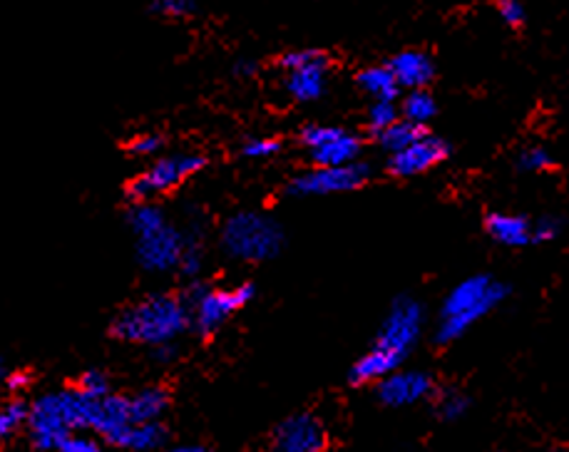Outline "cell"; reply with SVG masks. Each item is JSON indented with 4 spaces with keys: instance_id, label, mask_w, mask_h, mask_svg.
Wrapping results in <instances>:
<instances>
[{
    "instance_id": "ac0fdd59",
    "label": "cell",
    "mask_w": 569,
    "mask_h": 452,
    "mask_svg": "<svg viewBox=\"0 0 569 452\" xmlns=\"http://www.w3.org/2000/svg\"><path fill=\"white\" fill-rule=\"evenodd\" d=\"M128 408L132 425L160 423V418L167 413V408H170V395H167V391L160 385L142 388V391H137L134 395L128 398Z\"/></svg>"
},
{
    "instance_id": "f546056e",
    "label": "cell",
    "mask_w": 569,
    "mask_h": 452,
    "mask_svg": "<svg viewBox=\"0 0 569 452\" xmlns=\"http://www.w3.org/2000/svg\"><path fill=\"white\" fill-rule=\"evenodd\" d=\"M56 452H104V448L98 438L86 433H72L62 440Z\"/></svg>"
},
{
    "instance_id": "277c9868",
    "label": "cell",
    "mask_w": 569,
    "mask_h": 452,
    "mask_svg": "<svg viewBox=\"0 0 569 452\" xmlns=\"http://www.w3.org/2000/svg\"><path fill=\"white\" fill-rule=\"evenodd\" d=\"M92 398L80 395L76 388L40 395L28 405V433L33 445L43 452H56L68 435L88 430Z\"/></svg>"
},
{
    "instance_id": "d4e9b609",
    "label": "cell",
    "mask_w": 569,
    "mask_h": 452,
    "mask_svg": "<svg viewBox=\"0 0 569 452\" xmlns=\"http://www.w3.org/2000/svg\"><path fill=\"white\" fill-rule=\"evenodd\" d=\"M76 391L86 398H104L110 395V381L102 371H94L92 368V371H86L78 378Z\"/></svg>"
},
{
    "instance_id": "8fae6325",
    "label": "cell",
    "mask_w": 569,
    "mask_h": 452,
    "mask_svg": "<svg viewBox=\"0 0 569 452\" xmlns=\"http://www.w3.org/2000/svg\"><path fill=\"white\" fill-rule=\"evenodd\" d=\"M368 174H371V167L366 162H353L346 167H316L311 172L299 174L297 180L289 184V192L293 197H323V194L353 192V189H358L368 180Z\"/></svg>"
},
{
    "instance_id": "d6a6232c",
    "label": "cell",
    "mask_w": 569,
    "mask_h": 452,
    "mask_svg": "<svg viewBox=\"0 0 569 452\" xmlns=\"http://www.w3.org/2000/svg\"><path fill=\"white\" fill-rule=\"evenodd\" d=\"M562 222L557 217H542L532 224V241H552L560 237Z\"/></svg>"
},
{
    "instance_id": "8d00e7d4",
    "label": "cell",
    "mask_w": 569,
    "mask_h": 452,
    "mask_svg": "<svg viewBox=\"0 0 569 452\" xmlns=\"http://www.w3.org/2000/svg\"><path fill=\"white\" fill-rule=\"evenodd\" d=\"M170 452H212V450H207L204 445H177Z\"/></svg>"
},
{
    "instance_id": "d590c367",
    "label": "cell",
    "mask_w": 569,
    "mask_h": 452,
    "mask_svg": "<svg viewBox=\"0 0 569 452\" xmlns=\"http://www.w3.org/2000/svg\"><path fill=\"white\" fill-rule=\"evenodd\" d=\"M174 355H177V345L174 343H167V345H160V349H154V359L162 361V363L174 361Z\"/></svg>"
},
{
    "instance_id": "4316f807",
    "label": "cell",
    "mask_w": 569,
    "mask_h": 452,
    "mask_svg": "<svg viewBox=\"0 0 569 452\" xmlns=\"http://www.w3.org/2000/svg\"><path fill=\"white\" fill-rule=\"evenodd\" d=\"M468 408H470L468 395H462L460 391L442 393V398L438 401V413H440V418H446V420H460L462 415L468 413Z\"/></svg>"
},
{
    "instance_id": "8992f818",
    "label": "cell",
    "mask_w": 569,
    "mask_h": 452,
    "mask_svg": "<svg viewBox=\"0 0 569 452\" xmlns=\"http://www.w3.org/2000/svg\"><path fill=\"white\" fill-rule=\"evenodd\" d=\"M283 244L281 227L267 214L239 212L221 229V249L237 261H267L279 254Z\"/></svg>"
},
{
    "instance_id": "ba28073f",
    "label": "cell",
    "mask_w": 569,
    "mask_h": 452,
    "mask_svg": "<svg viewBox=\"0 0 569 452\" xmlns=\"http://www.w3.org/2000/svg\"><path fill=\"white\" fill-rule=\"evenodd\" d=\"M251 299H254V287H251V283H241V287L224 291L204 289L199 293V299L187 307L189 325H194L197 333L212 335L234 317L241 307H247Z\"/></svg>"
},
{
    "instance_id": "d6986e66",
    "label": "cell",
    "mask_w": 569,
    "mask_h": 452,
    "mask_svg": "<svg viewBox=\"0 0 569 452\" xmlns=\"http://www.w3.org/2000/svg\"><path fill=\"white\" fill-rule=\"evenodd\" d=\"M167 440V430L162 423H140V425H130L128 433L122 435L120 445L130 452H152L160 450Z\"/></svg>"
},
{
    "instance_id": "2e32d148",
    "label": "cell",
    "mask_w": 569,
    "mask_h": 452,
    "mask_svg": "<svg viewBox=\"0 0 569 452\" xmlns=\"http://www.w3.org/2000/svg\"><path fill=\"white\" fill-rule=\"evenodd\" d=\"M391 70V76L396 80L398 88H408L410 92L413 90H423L426 86H430V80L436 78V66L426 52L420 50H403L388 62L386 66Z\"/></svg>"
},
{
    "instance_id": "603a6c76",
    "label": "cell",
    "mask_w": 569,
    "mask_h": 452,
    "mask_svg": "<svg viewBox=\"0 0 569 452\" xmlns=\"http://www.w3.org/2000/svg\"><path fill=\"white\" fill-rule=\"evenodd\" d=\"M28 425V405L23 401H8L0 405V443L16 438Z\"/></svg>"
},
{
    "instance_id": "4dcf8cb0",
    "label": "cell",
    "mask_w": 569,
    "mask_h": 452,
    "mask_svg": "<svg viewBox=\"0 0 569 452\" xmlns=\"http://www.w3.org/2000/svg\"><path fill=\"white\" fill-rule=\"evenodd\" d=\"M194 10L197 6L192 0H157V3H152V13L164 18H184L192 16Z\"/></svg>"
},
{
    "instance_id": "ffe728a7",
    "label": "cell",
    "mask_w": 569,
    "mask_h": 452,
    "mask_svg": "<svg viewBox=\"0 0 569 452\" xmlns=\"http://www.w3.org/2000/svg\"><path fill=\"white\" fill-rule=\"evenodd\" d=\"M358 86H361L363 92L371 94L373 102H393L400 92V88L396 86V80L391 76V70L383 66L366 68L361 76H358Z\"/></svg>"
},
{
    "instance_id": "e575fe53",
    "label": "cell",
    "mask_w": 569,
    "mask_h": 452,
    "mask_svg": "<svg viewBox=\"0 0 569 452\" xmlns=\"http://www.w3.org/2000/svg\"><path fill=\"white\" fill-rule=\"evenodd\" d=\"M6 383H8L10 391H23V388L30 385V373H26V371L8 373V375H6Z\"/></svg>"
},
{
    "instance_id": "9a60e30c",
    "label": "cell",
    "mask_w": 569,
    "mask_h": 452,
    "mask_svg": "<svg viewBox=\"0 0 569 452\" xmlns=\"http://www.w3.org/2000/svg\"><path fill=\"white\" fill-rule=\"evenodd\" d=\"M433 393V378L426 371H396L378 381V398L391 408L426 401Z\"/></svg>"
},
{
    "instance_id": "3957f363",
    "label": "cell",
    "mask_w": 569,
    "mask_h": 452,
    "mask_svg": "<svg viewBox=\"0 0 569 452\" xmlns=\"http://www.w3.org/2000/svg\"><path fill=\"white\" fill-rule=\"evenodd\" d=\"M508 293L510 289L505 283L492 281L485 273H476V277L460 281L442 301L436 341L440 345H448L462 339L480 319L498 309L508 299Z\"/></svg>"
},
{
    "instance_id": "74e56055",
    "label": "cell",
    "mask_w": 569,
    "mask_h": 452,
    "mask_svg": "<svg viewBox=\"0 0 569 452\" xmlns=\"http://www.w3.org/2000/svg\"><path fill=\"white\" fill-rule=\"evenodd\" d=\"M237 72L239 76H251V72H254V62H239Z\"/></svg>"
},
{
    "instance_id": "e0dca14e",
    "label": "cell",
    "mask_w": 569,
    "mask_h": 452,
    "mask_svg": "<svg viewBox=\"0 0 569 452\" xmlns=\"http://www.w3.org/2000/svg\"><path fill=\"white\" fill-rule=\"evenodd\" d=\"M485 229H488V234L498 241V244L510 249L527 247L532 241V224L518 214H488V219H485Z\"/></svg>"
},
{
    "instance_id": "30bf717a",
    "label": "cell",
    "mask_w": 569,
    "mask_h": 452,
    "mask_svg": "<svg viewBox=\"0 0 569 452\" xmlns=\"http://www.w3.org/2000/svg\"><path fill=\"white\" fill-rule=\"evenodd\" d=\"M301 142L316 167H346L358 162L361 154V137L329 124H309L301 132Z\"/></svg>"
},
{
    "instance_id": "484cf974",
    "label": "cell",
    "mask_w": 569,
    "mask_h": 452,
    "mask_svg": "<svg viewBox=\"0 0 569 452\" xmlns=\"http://www.w3.org/2000/svg\"><path fill=\"white\" fill-rule=\"evenodd\" d=\"M518 164L522 172H545L555 167V157L545 150V147H527L518 157Z\"/></svg>"
},
{
    "instance_id": "7a4b0ae2",
    "label": "cell",
    "mask_w": 569,
    "mask_h": 452,
    "mask_svg": "<svg viewBox=\"0 0 569 452\" xmlns=\"http://www.w3.org/2000/svg\"><path fill=\"white\" fill-rule=\"evenodd\" d=\"M189 329L184 301L172 293H152L124 307L112 321V335L124 343L160 345L174 343Z\"/></svg>"
},
{
    "instance_id": "7c38bea8",
    "label": "cell",
    "mask_w": 569,
    "mask_h": 452,
    "mask_svg": "<svg viewBox=\"0 0 569 452\" xmlns=\"http://www.w3.org/2000/svg\"><path fill=\"white\" fill-rule=\"evenodd\" d=\"M273 452H323L326 430L311 413H297L283 420L271 438Z\"/></svg>"
},
{
    "instance_id": "52a82bcc",
    "label": "cell",
    "mask_w": 569,
    "mask_h": 452,
    "mask_svg": "<svg viewBox=\"0 0 569 452\" xmlns=\"http://www.w3.org/2000/svg\"><path fill=\"white\" fill-rule=\"evenodd\" d=\"M204 157L194 152H177L160 157V160H154L150 164V170L134 177L128 184V197L134 204L152 202L154 197L170 192V189L182 184L187 177L197 174L204 167Z\"/></svg>"
},
{
    "instance_id": "5bb4252c",
    "label": "cell",
    "mask_w": 569,
    "mask_h": 452,
    "mask_svg": "<svg viewBox=\"0 0 569 452\" xmlns=\"http://www.w3.org/2000/svg\"><path fill=\"white\" fill-rule=\"evenodd\" d=\"M132 425L128 398L124 395H104L92 398L90 401V415H88V430L98 433L110 445H120L122 435L128 433Z\"/></svg>"
},
{
    "instance_id": "44dd1931",
    "label": "cell",
    "mask_w": 569,
    "mask_h": 452,
    "mask_svg": "<svg viewBox=\"0 0 569 452\" xmlns=\"http://www.w3.org/2000/svg\"><path fill=\"white\" fill-rule=\"evenodd\" d=\"M423 134H426V128H420V124H413V122L400 118L398 122L391 124V128L378 132L376 137H378V144H381L386 152L396 154V152H403L406 147H410L413 142H418Z\"/></svg>"
},
{
    "instance_id": "836d02e7",
    "label": "cell",
    "mask_w": 569,
    "mask_h": 452,
    "mask_svg": "<svg viewBox=\"0 0 569 452\" xmlns=\"http://www.w3.org/2000/svg\"><path fill=\"white\" fill-rule=\"evenodd\" d=\"M498 10H500V18L510 28H520L525 23V8L522 3H518V0H502Z\"/></svg>"
},
{
    "instance_id": "9c48e42d",
    "label": "cell",
    "mask_w": 569,
    "mask_h": 452,
    "mask_svg": "<svg viewBox=\"0 0 569 452\" xmlns=\"http://www.w3.org/2000/svg\"><path fill=\"white\" fill-rule=\"evenodd\" d=\"M331 60L321 50H291L281 56V68L287 70V90L293 100H319L326 90Z\"/></svg>"
},
{
    "instance_id": "5b68a950",
    "label": "cell",
    "mask_w": 569,
    "mask_h": 452,
    "mask_svg": "<svg viewBox=\"0 0 569 452\" xmlns=\"http://www.w3.org/2000/svg\"><path fill=\"white\" fill-rule=\"evenodd\" d=\"M132 234L137 239V261L150 273H167L179 267L184 249L182 231L170 224V219L152 202L134 204L128 214Z\"/></svg>"
},
{
    "instance_id": "4fadbf2b",
    "label": "cell",
    "mask_w": 569,
    "mask_h": 452,
    "mask_svg": "<svg viewBox=\"0 0 569 452\" xmlns=\"http://www.w3.org/2000/svg\"><path fill=\"white\" fill-rule=\"evenodd\" d=\"M450 154V147L446 140H440L436 134H423L418 142L406 147L403 152L391 154L388 160V172L396 177H416L428 170H433Z\"/></svg>"
},
{
    "instance_id": "83f0119b",
    "label": "cell",
    "mask_w": 569,
    "mask_h": 452,
    "mask_svg": "<svg viewBox=\"0 0 569 452\" xmlns=\"http://www.w3.org/2000/svg\"><path fill=\"white\" fill-rule=\"evenodd\" d=\"M162 147H164V140L160 134L144 132V134L134 137V140L128 144V150L134 157H154V154L162 152Z\"/></svg>"
},
{
    "instance_id": "f35d334b",
    "label": "cell",
    "mask_w": 569,
    "mask_h": 452,
    "mask_svg": "<svg viewBox=\"0 0 569 452\" xmlns=\"http://www.w3.org/2000/svg\"><path fill=\"white\" fill-rule=\"evenodd\" d=\"M6 375H8V365H6V359H3V355H0V381H3Z\"/></svg>"
},
{
    "instance_id": "7402d4cb",
    "label": "cell",
    "mask_w": 569,
    "mask_h": 452,
    "mask_svg": "<svg viewBox=\"0 0 569 452\" xmlns=\"http://www.w3.org/2000/svg\"><path fill=\"white\" fill-rule=\"evenodd\" d=\"M403 114V120L420 124V128H426L428 120H433V114L438 112V104L433 100V94L426 92V90H413L406 94L403 100V108L398 110Z\"/></svg>"
},
{
    "instance_id": "1f68e13d",
    "label": "cell",
    "mask_w": 569,
    "mask_h": 452,
    "mask_svg": "<svg viewBox=\"0 0 569 452\" xmlns=\"http://www.w3.org/2000/svg\"><path fill=\"white\" fill-rule=\"evenodd\" d=\"M177 269H182L184 277H197L199 269H202V247L184 239V249H182V257H179Z\"/></svg>"
},
{
    "instance_id": "cb8c5ba5",
    "label": "cell",
    "mask_w": 569,
    "mask_h": 452,
    "mask_svg": "<svg viewBox=\"0 0 569 452\" xmlns=\"http://www.w3.org/2000/svg\"><path fill=\"white\" fill-rule=\"evenodd\" d=\"M398 120H400V112L396 108V102H373L371 110H368V128H371L376 134L388 130Z\"/></svg>"
},
{
    "instance_id": "6da1fadb",
    "label": "cell",
    "mask_w": 569,
    "mask_h": 452,
    "mask_svg": "<svg viewBox=\"0 0 569 452\" xmlns=\"http://www.w3.org/2000/svg\"><path fill=\"white\" fill-rule=\"evenodd\" d=\"M420 329H423V309H420V303L410 297L396 299L373 349L351 368L349 381L353 385H363L383 381L386 375L396 373V368H400V363L408 359L413 345L418 343Z\"/></svg>"
},
{
    "instance_id": "f1b7e54d",
    "label": "cell",
    "mask_w": 569,
    "mask_h": 452,
    "mask_svg": "<svg viewBox=\"0 0 569 452\" xmlns=\"http://www.w3.org/2000/svg\"><path fill=\"white\" fill-rule=\"evenodd\" d=\"M281 150L279 140H271V137H259V140H249L241 147V154L249 157V160H269Z\"/></svg>"
}]
</instances>
